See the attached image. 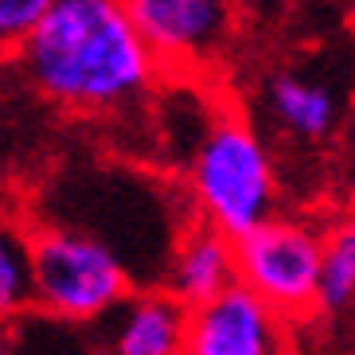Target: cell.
I'll return each instance as SVG.
<instances>
[{
    "mask_svg": "<svg viewBox=\"0 0 355 355\" xmlns=\"http://www.w3.org/2000/svg\"><path fill=\"white\" fill-rule=\"evenodd\" d=\"M20 55L43 94L78 114L125 110L160 71L117 0H47Z\"/></svg>",
    "mask_w": 355,
    "mask_h": 355,
    "instance_id": "6da1fadb",
    "label": "cell"
},
{
    "mask_svg": "<svg viewBox=\"0 0 355 355\" xmlns=\"http://www.w3.org/2000/svg\"><path fill=\"white\" fill-rule=\"evenodd\" d=\"M188 188L199 227L219 230L230 242L277 219V172L270 148L239 114H219L199 133L188 160Z\"/></svg>",
    "mask_w": 355,
    "mask_h": 355,
    "instance_id": "7a4b0ae2",
    "label": "cell"
},
{
    "mask_svg": "<svg viewBox=\"0 0 355 355\" xmlns=\"http://www.w3.org/2000/svg\"><path fill=\"white\" fill-rule=\"evenodd\" d=\"M133 293L125 266L102 242L67 227L32 230V309L59 324L105 320Z\"/></svg>",
    "mask_w": 355,
    "mask_h": 355,
    "instance_id": "3957f363",
    "label": "cell"
},
{
    "mask_svg": "<svg viewBox=\"0 0 355 355\" xmlns=\"http://www.w3.org/2000/svg\"><path fill=\"white\" fill-rule=\"evenodd\" d=\"M320 242L304 223L270 219L234 239V285L254 293L277 316H297L316 304Z\"/></svg>",
    "mask_w": 355,
    "mask_h": 355,
    "instance_id": "277c9868",
    "label": "cell"
},
{
    "mask_svg": "<svg viewBox=\"0 0 355 355\" xmlns=\"http://www.w3.org/2000/svg\"><path fill=\"white\" fill-rule=\"evenodd\" d=\"M180 355H293L289 324L242 285L188 309Z\"/></svg>",
    "mask_w": 355,
    "mask_h": 355,
    "instance_id": "5b68a950",
    "label": "cell"
},
{
    "mask_svg": "<svg viewBox=\"0 0 355 355\" xmlns=\"http://www.w3.org/2000/svg\"><path fill=\"white\" fill-rule=\"evenodd\" d=\"M125 16L157 67L207 63L234 24V12L219 0H129Z\"/></svg>",
    "mask_w": 355,
    "mask_h": 355,
    "instance_id": "8992f818",
    "label": "cell"
},
{
    "mask_svg": "<svg viewBox=\"0 0 355 355\" xmlns=\"http://www.w3.org/2000/svg\"><path fill=\"white\" fill-rule=\"evenodd\" d=\"M160 282H164L160 289L176 297L184 309H196V304L219 297L234 285V242L223 239L219 230L196 223L176 239Z\"/></svg>",
    "mask_w": 355,
    "mask_h": 355,
    "instance_id": "52a82bcc",
    "label": "cell"
},
{
    "mask_svg": "<svg viewBox=\"0 0 355 355\" xmlns=\"http://www.w3.org/2000/svg\"><path fill=\"white\" fill-rule=\"evenodd\" d=\"M110 352L114 355H180L184 352V324L188 309L164 289L129 293L114 313Z\"/></svg>",
    "mask_w": 355,
    "mask_h": 355,
    "instance_id": "ba28073f",
    "label": "cell"
},
{
    "mask_svg": "<svg viewBox=\"0 0 355 355\" xmlns=\"http://www.w3.org/2000/svg\"><path fill=\"white\" fill-rule=\"evenodd\" d=\"M273 121L297 141H328L340 129V94L309 71H282L266 86Z\"/></svg>",
    "mask_w": 355,
    "mask_h": 355,
    "instance_id": "9c48e42d",
    "label": "cell"
},
{
    "mask_svg": "<svg viewBox=\"0 0 355 355\" xmlns=\"http://www.w3.org/2000/svg\"><path fill=\"white\" fill-rule=\"evenodd\" d=\"M32 309V230L0 215V320Z\"/></svg>",
    "mask_w": 355,
    "mask_h": 355,
    "instance_id": "30bf717a",
    "label": "cell"
},
{
    "mask_svg": "<svg viewBox=\"0 0 355 355\" xmlns=\"http://www.w3.org/2000/svg\"><path fill=\"white\" fill-rule=\"evenodd\" d=\"M355 293V230L340 227L320 242V273H316V304L324 313H344Z\"/></svg>",
    "mask_w": 355,
    "mask_h": 355,
    "instance_id": "8fae6325",
    "label": "cell"
},
{
    "mask_svg": "<svg viewBox=\"0 0 355 355\" xmlns=\"http://www.w3.org/2000/svg\"><path fill=\"white\" fill-rule=\"evenodd\" d=\"M0 355H86V352L71 324H59L43 313L40 320H28V313H24L12 316V320H0Z\"/></svg>",
    "mask_w": 355,
    "mask_h": 355,
    "instance_id": "7c38bea8",
    "label": "cell"
},
{
    "mask_svg": "<svg viewBox=\"0 0 355 355\" xmlns=\"http://www.w3.org/2000/svg\"><path fill=\"white\" fill-rule=\"evenodd\" d=\"M47 0H0V51L24 47L28 35L35 32Z\"/></svg>",
    "mask_w": 355,
    "mask_h": 355,
    "instance_id": "4fadbf2b",
    "label": "cell"
}]
</instances>
